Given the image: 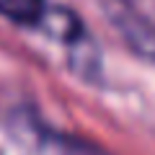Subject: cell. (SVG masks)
<instances>
[{
  "instance_id": "3957f363",
  "label": "cell",
  "mask_w": 155,
  "mask_h": 155,
  "mask_svg": "<svg viewBox=\"0 0 155 155\" xmlns=\"http://www.w3.org/2000/svg\"><path fill=\"white\" fill-rule=\"evenodd\" d=\"M44 142V155H101L98 150L88 147L85 142H75V140H67L62 134H47Z\"/></svg>"
},
{
  "instance_id": "7a4b0ae2",
  "label": "cell",
  "mask_w": 155,
  "mask_h": 155,
  "mask_svg": "<svg viewBox=\"0 0 155 155\" xmlns=\"http://www.w3.org/2000/svg\"><path fill=\"white\" fill-rule=\"evenodd\" d=\"M0 16L16 26L39 28L49 16L47 0H0Z\"/></svg>"
},
{
  "instance_id": "6da1fadb",
  "label": "cell",
  "mask_w": 155,
  "mask_h": 155,
  "mask_svg": "<svg viewBox=\"0 0 155 155\" xmlns=\"http://www.w3.org/2000/svg\"><path fill=\"white\" fill-rule=\"evenodd\" d=\"M114 26L137 54L155 60V0H106Z\"/></svg>"
}]
</instances>
